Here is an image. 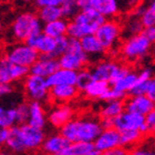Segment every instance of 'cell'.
<instances>
[{"instance_id":"9a60e30c","label":"cell","mask_w":155,"mask_h":155,"mask_svg":"<svg viewBox=\"0 0 155 155\" xmlns=\"http://www.w3.org/2000/svg\"><path fill=\"white\" fill-rule=\"evenodd\" d=\"M80 10H95L105 18H111L119 12V0H79Z\"/></svg>"},{"instance_id":"7bdbcfd3","label":"cell","mask_w":155,"mask_h":155,"mask_svg":"<svg viewBox=\"0 0 155 155\" xmlns=\"http://www.w3.org/2000/svg\"><path fill=\"white\" fill-rule=\"evenodd\" d=\"M134 155H154V151L150 149H146V147H140V149H136L134 150V152H133Z\"/></svg>"},{"instance_id":"ffe728a7","label":"cell","mask_w":155,"mask_h":155,"mask_svg":"<svg viewBox=\"0 0 155 155\" xmlns=\"http://www.w3.org/2000/svg\"><path fill=\"white\" fill-rule=\"evenodd\" d=\"M79 89L73 84H62L50 87V99L58 104L68 103L77 97Z\"/></svg>"},{"instance_id":"d590c367","label":"cell","mask_w":155,"mask_h":155,"mask_svg":"<svg viewBox=\"0 0 155 155\" xmlns=\"http://www.w3.org/2000/svg\"><path fill=\"white\" fill-rule=\"evenodd\" d=\"M144 28L141 22V19H140V17H137L136 19H132L130 20L129 22L126 23V32L129 33V36H133V35H136V33H140L141 29Z\"/></svg>"},{"instance_id":"8d00e7d4","label":"cell","mask_w":155,"mask_h":155,"mask_svg":"<svg viewBox=\"0 0 155 155\" xmlns=\"http://www.w3.org/2000/svg\"><path fill=\"white\" fill-rule=\"evenodd\" d=\"M65 0H33V3L37 8H42V7L48 6H61Z\"/></svg>"},{"instance_id":"ab89813d","label":"cell","mask_w":155,"mask_h":155,"mask_svg":"<svg viewBox=\"0 0 155 155\" xmlns=\"http://www.w3.org/2000/svg\"><path fill=\"white\" fill-rule=\"evenodd\" d=\"M127 154V151H126V147H124L123 145L116 146L114 149L110 150L105 153V155H125Z\"/></svg>"},{"instance_id":"8992f818","label":"cell","mask_w":155,"mask_h":155,"mask_svg":"<svg viewBox=\"0 0 155 155\" xmlns=\"http://www.w3.org/2000/svg\"><path fill=\"white\" fill-rule=\"evenodd\" d=\"M89 60L90 59L82 48L80 39L75 38H70L68 50L59 58V62H60L61 68L74 70V71L82 70Z\"/></svg>"},{"instance_id":"44dd1931","label":"cell","mask_w":155,"mask_h":155,"mask_svg":"<svg viewBox=\"0 0 155 155\" xmlns=\"http://www.w3.org/2000/svg\"><path fill=\"white\" fill-rule=\"evenodd\" d=\"M78 78V71L69 70V69L60 68L54 71L51 75L47 78V82L50 87L62 85V84H73L75 85Z\"/></svg>"},{"instance_id":"60d3db41","label":"cell","mask_w":155,"mask_h":155,"mask_svg":"<svg viewBox=\"0 0 155 155\" xmlns=\"http://www.w3.org/2000/svg\"><path fill=\"white\" fill-rule=\"evenodd\" d=\"M146 95L155 102V77H153L151 79V81H150L149 87H147V91H146Z\"/></svg>"},{"instance_id":"f6af8a7d","label":"cell","mask_w":155,"mask_h":155,"mask_svg":"<svg viewBox=\"0 0 155 155\" xmlns=\"http://www.w3.org/2000/svg\"><path fill=\"white\" fill-rule=\"evenodd\" d=\"M16 2L18 5H21V6H25V5H28L30 2H33V0H16Z\"/></svg>"},{"instance_id":"30bf717a","label":"cell","mask_w":155,"mask_h":155,"mask_svg":"<svg viewBox=\"0 0 155 155\" xmlns=\"http://www.w3.org/2000/svg\"><path fill=\"white\" fill-rule=\"evenodd\" d=\"M23 90L28 100L45 102L50 97V87L47 78L29 73L23 81Z\"/></svg>"},{"instance_id":"ee69618b","label":"cell","mask_w":155,"mask_h":155,"mask_svg":"<svg viewBox=\"0 0 155 155\" xmlns=\"http://www.w3.org/2000/svg\"><path fill=\"white\" fill-rule=\"evenodd\" d=\"M9 130L10 129H7V127H1V130H0V143H1L2 145L6 143L7 140H8Z\"/></svg>"},{"instance_id":"83f0119b","label":"cell","mask_w":155,"mask_h":155,"mask_svg":"<svg viewBox=\"0 0 155 155\" xmlns=\"http://www.w3.org/2000/svg\"><path fill=\"white\" fill-rule=\"evenodd\" d=\"M153 78L152 71L149 68H144L139 72V78L136 81L135 85L130 92V95H141V94H146L147 87H149L150 81Z\"/></svg>"},{"instance_id":"3957f363","label":"cell","mask_w":155,"mask_h":155,"mask_svg":"<svg viewBox=\"0 0 155 155\" xmlns=\"http://www.w3.org/2000/svg\"><path fill=\"white\" fill-rule=\"evenodd\" d=\"M105 20V17L95 10H80L72 19H70L68 37L82 39L85 36L93 35Z\"/></svg>"},{"instance_id":"74e56055","label":"cell","mask_w":155,"mask_h":155,"mask_svg":"<svg viewBox=\"0 0 155 155\" xmlns=\"http://www.w3.org/2000/svg\"><path fill=\"white\" fill-rule=\"evenodd\" d=\"M146 123H147L149 132H155V109L146 115Z\"/></svg>"},{"instance_id":"d6986e66","label":"cell","mask_w":155,"mask_h":155,"mask_svg":"<svg viewBox=\"0 0 155 155\" xmlns=\"http://www.w3.org/2000/svg\"><path fill=\"white\" fill-rule=\"evenodd\" d=\"M73 116V110L67 103L58 104L48 114V121L52 126L60 127L68 123Z\"/></svg>"},{"instance_id":"7a4b0ae2","label":"cell","mask_w":155,"mask_h":155,"mask_svg":"<svg viewBox=\"0 0 155 155\" xmlns=\"http://www.w3.org/2000/svg\"><path fill=\"white\" fill-rule=\"evenodd\" d=\"M103 126L95 117H78L71 119L60 129V132L71 143L94 142L102 132Z\"/></svg>"},{"instance_id":"1f68e13d","label":"cell","mask_w":155,"mask_h":155,"mask_svg":"<svg viewBox=\"0 0 155 155\" xmlns=\"http://www.w3.org/2000/svg\"><path fill=\"white\" fill-rule=\"evenodd\" d=\"M143 136V133L140 131H124L121 132V141H122V145L124 147H129V146H133L137 144L141 137Z\"/></svg>"},{"instance_id":"9c48e42d","label":"cell","mask_w":155,"mask_h":155,"mask_svg":"<svg viewBox=\"0 0 155 155\" xmlns=\"http://www.w3.org/2000/svg\"><path fill=\"white\" fill-rule=\"evenodd\" d=\"M129 70L130 69L124 65H120L119 63L110 61V60L99 61L97 64H94L90 69L93 80L104 81L110 84L119 80L120 78L123 77Z\"/></svg>"},{"instance_id":"52a82bcc","label":"cell","mask_w":155,"mask_h":155,"mask_svg":"<svg viewBox=\"0 0 155 155\" xmlns=\"http://www.w3.org/2000/svg\"><path fill=\"white\" fill-rule=\"evenodd\" d=\"M39 55L40 53L26 41H16L5 49V58L27 68H30L38 60Z\"/></svg>"},{"instance_id":"2e32d148","label":"cell","mask_w":155,"mask_h":155,"mask_svg":"<svg viewBox=\"0 0 155 155\" xmlns=\"http://www.w3.org/2000/svg\"><path fill=\"white\" fill-rule=\"evenodd\" d=\"M60 68L59 58L50 54H40L38 60L30 67V73L48 78Z\"/></svg>"},{"instance_id":"d4e9b609","label":"cell","mask_w":155,"mask_h":155,"mask_svg":"<svg viewBox=\"0 0 155 155\" xmlns=\"http://www.w3.org/2000/svg\"><path fill=\"white\" fill-rule=\"evenodd\" d=\"M68 26L65 18H61L58 20H53L50 22L43 23V32L53 38H60V37L68 36Z\"/></svg>"},{"instance_id":"277c9868","label":"cell","mask_w":155,"mask_h":155,"mask_svg":"<svg viewBox=\"0 0 155 155\" xmlns=\"http://www.w3.org/2000/svg\"><path fill=\"white\" fill-rule=\"evenodd\" d=\"M38 15L32 12H21L13 19L8 33L15 41H26L31 36L42 32L43 25Z\"/></svg>"},{"instance_id":"f546056e","label":"cell","mask_w":155,"mask_h":155,"mask_svg":"<svg viewBox=\"0 0 155 155\" xmlns=\"http://www.w3.org/2000/svg\"><path fill=\"white\" fill-rule=\"evenodd\" d=\"M18 124L16 107H0V126L10 129Z\"/></svg>"},{"instance_id":"836d02e7","label":"cell","mask_w":155,"mask_h":155,"mask_svg":"<svg viewBox=\"0 0 155 155\" xmlns=\"http://www.w3.org/2000/svg\"><path fill=\"white\" fill-rule=\"evenodd\" d=\"M93 81V78L91 74L90 70H80L78 71V78H77V87L79 91H84L87 87V85Z\"/></svg>"},{"instance_id":"8fae6325","label":"cell","mask_w":155,"mask_h":155,"mask_svg":"<svg viewBox=\"0 0 155 155\" xmlns=\"http://www.w3.org/2000/svg\"><path fill=\"white\" fill-rule=\"evenodd\" d=\"M114 127L119 130L120 132L131 131V130L140 131L143 134L149 132L145 115L130 112V111L126 110L114 119Z\"/></svg>"},{"instance_id":"ac0fdd59","label":"cell","mask_w":155,"mask_h":155,"mask_svg":"<svg viewBox=\"0 0 155 155\" xmlns=\"http://www.w3.org/2000/svg\"><path fill=\"white\" fill-rule=\"evenodd\" d=\"M71 142L61 132L45 137L42 144V151L51 155H64Z\"/></svg>"},{"instance_id":"e575fe53","label":"cell","mask_w":155,"mask_h":155,"mask_svg":"<svg viewBox=\"0 0 155 155\" xmlns=\"http://www.w3.org/2000/svg\"><path fill=\"white\" fill-rule=\"evenodd\" d=\"M17 110V119H18V124H23L28 123L29 120V104L20 103L16 107Z\"/></svg>"},{"instance_id":"7c38bea8","label":"cell","mask_w":155,"mask_h":155,"mask_svg":"<svg viewBox=\"0 0 155 155\" xmlns=\"http://www.w3.org/2000/svg\"><path fill=\"white\" fill-rule=\"evenodd\" d=\"M122 28L114 20H105L97 30L95 36L99 38L107 50H113L119 43Z\"/></svg>"},{"instance_id":"6da1fadb","label":"cell","mask_w":155,"mask_h":155,"mask_svg":"<svg viewBox=\"0 0 155 155\" xmlns=\"http://www.w3.org/2000/svg\"><path fill=\"white\" fill-rule=\"evenodd\" d=\"M45 140L43 129L30 125L29 123H23L10 127L8 140L3 145L11 153L32 152L42 149Z\"/></svg>"},{"instance_id":"cb8c5ba5","label":"cell","mask_w":155,"mask_h":155,"mask_svg":"<svg viewBox=\"0 0 155 155\" xmlns=\"http://www.w3.org/2000/svg\"><path fill=\"white\" fill-rule=\"evenodd\" d=\"M125 111V103L121 99H114V100H107L105 103L101 107L100 115L101 117L114 120L116 116Z\"/></svg>"},{"instance_id":"5bb4252c","label":"cell","mask_w":155,"mask_h":155,"mask_svg":"<svg viewBox=\"0 0 155 155\" xmlns=\"http://www.w3.org/2000/svg\"><path fill=\"white\" fill-rule=\"evenodd\" d=\"M93 143L97 152L100 154H105L107 151L114 149L116 146L122 145L121 132L114 126L103 129Z\"/></svg>"},{"instance_id":"484cf974","label":"cell","mask_w":155,"mask_h":155,"mask_svg":"<svg viewBox=\"0 0 155 155\" xmlns=\"http://www.w3.org/2000/svg\"><path fill=\"white\" fill-rule=\"evenodd\" d=\"M137 78H139V73L129 70L123 77H121L119 80H116L115 82L112 83L111 85H112L115 90L120 91L121 93L130 94V92H131V90L133 89V87L135 85L136 81H137Z\"/></svg>"},{"instance_id":"d6a6232c","label":"cell","mask_w":155,"mask_h":155,"mask_svg":"<svg viewBox=\"0 0 155 155\" xmlns=\"http://www.w3.org/2000/svg\"><path fill=\"white\" fill-rule=\"evenodd\" d=\"M78 1L79 0H65L64 2L60 6L61 7L63 18H65V19H72L80 11V7H79Z\"/></svg>"},{"instance_id":"4dcf8cb0","label":"cell","mask_w":155,"mask_h":155,"mask_svg":"<svg viewBox=\"0 0 155 155\" xmlns=\"http://www.w3.org/2000/svg\"><path fill=\"white\" fill-rule=\"evenodd\" d=\"M38 16L43 23L50 22L53 20H58L63 18L62 10L60 6H48L39 8Z\"/></svg>"},{"instance_id":"603a6c76","label":"cell","mask_w":155,"mask_h":155,"mask_svg":"<svg viewBox=\"0 0 155 155\" xmlns=\"http://www.w3.org/2000/svg\"><path fill=\"white\" fill-rule=\"evenodd\" d=\"M28 123L30 125L36 126L39 129H45L47 124V116L42 107V102L30 101L29 103V120Z\"/></svg>"},{"instance_id":"4316f807","label":"cell","mask_w":155,"mask_h":155,"mask_svg":"<svg viewBox=\"0 0 155 155\" xmlns=\"http://www.w3.org/2000/svg\"><path fill=\"white\" fill-rule=\"evenodd\" d=\"M110 83H107V82L93 80L83 92L90 99H99V100L104 101L105 95H107V91L110 90Z\"/></svg>"},{"instance_id":"4fadbf2b","label":"cell","mask_w":155,"mask_h":155,"mask_svg":"<svg viewBox=\"0 0 155 155\" xmlns=\"http://www.w3.org/2000/svg\"><path fill=\"white\" fill-rule=\"evenodd\" d=\"M30 73V68L16 64L3 58L0 61V83H15L25 79Z\"/></svg>"},{"instance_id":"f1b7e54d","label":"cell","mask_w":155,"mask_h":155,"mask_svg":"<svg viewBox=\"0 0 155 155\" xmlns=\"http://www.w3.org/2000/svg\"><path fill=\"white\" fill-rule=\"evenodd\" d=\"M93 142H74L71 143L64 155H99Z\"/></svg>"},{"instance_id":"7402d4cb","label":"cell","mask_w":155,"mask_h":155,"mask_svg":"<svg viewBox=\"0 0 155 155\" xmlns=\"http://www.w3.org/2000/svg\"><path fill=\"white\" fill-rule=\"evenodd\" d=\"M80 41L89 59H99L104 54V52L107 50L102 45V42L99 40V38L95 36V33L83 37L82 39H80Z\"/></svg>"},{"instance_id":"5b68a950","label":"cell","mask_w":155,"mask_h":155,"mask_svg":"<svg viewBox=\"0 0 155 155\" xmlns=\"http://www.w3.org/2000/svg\"><path fill=\"white\" fill-rule=\"evenodd\" d=\"M69 41L70 38H67L65 36L53 38L45 35L43 31L26 40L27 43L33 47L40 54H50L55 58H60L64 52H67Z\"/></svg>"},{"instance_id":"f35d334b","label":"cell","mask_w":155,"mask_h":155,"mask_svg":"<svg viewBox=\"0 0 155 155\" xmlns=\"http://www.w3.org/2000/svg\"><path fill=\"white\" fill-rule=\"evenodd\" d=\"M12 83H0V95L1 97H8L12 94L13 87L11 85Z\"/></svg>"},{"instance_id":"b9f144b4","label":"cell","mask_w":155,"mask_h":155,"mask_svg":"<svg viewBox=\"0 0 155 155\" xmlns=\"http://www.w3.org/2000/svg\"><path fill=\"white\" fill-rule=\"evenodd\" d=\"M144 35L150 39V41L152 43H155V25L151 27H146L144 28Z\"/></svg>"},{"instance_id":"ba28073f","label":"cell","mask_w":155,"mask_h":155,"mask_svg":"<svg viewBox=\"0 0 155 155\" xmlns=\"http://www.w3.org/2000/svg\"><path fill=\"white\" fill-rule=\"evenodd\" d=\"M150 39L144 35V32H140L129 37L122 45L121 52L122 55L129 61H136L147 54L151 48Z\"/></svg>"},{"instance_id":"e0dca14e","label":"cell","mask_w":155,"mask_h":155,"mask_svg":"<svg viewBox=\"0 0 155 155\" xmlns=\"http://www.w3.org/2000/svg\"><path fill=\"white\" fill-rule=\"evenodd\" d=\"M125 103V110L134 113H139L142 115H147L152 110L155 109V102L150 99L146 94L141 95H131Z\"/></svg>"}]
</instances>
